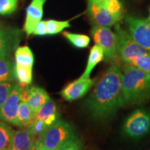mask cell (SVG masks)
I'll list each match as a JSON object with an SVG mask.
<instances>
[{"label":"cell","instance_id":"obj_1","mask_svg":"<svg viewBox=\"0 0 150 150\" xmlns=\"http://www.w3.org/2000/svg\"><path fill=\"white\" fill-rule=\"evenodd\" d=\"M86 109L94 120H111L122 107V69L113 64L105 71L85 102Z\"/></svg>","mask_w":150,"mask_h":150},{"label":"cell","instance_id":"obj_2","mask_svg":"<svg viewBox=\"0 0 150 150\" xmlns=\"http://www.w3.org/2000/svg\"><path fill=\"white\" fill-rule=\"evenodd\" d=\"M123 106L139 105L150 99V74L128 63L122 69Z\"/></svg>","mask_w":150,"mask_h":150},{"label":"cell","instance_id":"obj_3","mask_svg":"<svg viewBox=\"0 0 150 150\" xmlns=\"http://www.w3.org/2000/svg\"><path fill=\"white\" fill-rule=\"evenodd\" d=\"M76 138L77 134L72 124L60 118L43 131L37 144L48 150H58Z\"/></svg>","mask_w":150,"mask_h":150},{"label":"cell","instance_id":"obj_4","mask_svg":"<svg viewBox=\"0 0 150 150\" xmlns=\"http://www.w3.org/2000/svg\"><path fill=\"white\" fill-rule=\"evenodd\" d=\"M115 31L117 38V56L124 63L139 56L150 54V52L138 44L119 23L115 24Z\"/></svg>","mask_w":150,"mask_h":150},{"label":"cell","instance_id":"obj_5","mask_svg":"<svg viewBox=\"0 0 150 150\" xmlns=\"http://www.w3.org/2000/svg\"><path fill=\"white\" fill-rule=\"evenodd\" d=\"M150 131V112L145 109H136L124 122L122 133L131 138H138Z\"/></svg>","mask_w":150,"mask_h":150},{"label":"cell","instance_id":"obj_6","mask_svg":"<svg viewBox=\"0 0 150 150\" xmlns=\"http://www.w3.org/2000/svg\"><path fill=\"white\" fill-rule=\"evenodd\" d=\"M91 34L95 44L102 48L104 53V61H113L117 57L115 33L110 27L93 26L91 30Z\"/></svg>","mask_w":150,"mask_h":150},{"label":"cell","instance_id":"obj_7","mask_svg":"<svg viewBox=\"0 0 150 150\" xmlns=\"http://www.w3.org/2000/svg\"><path fill=\"white\" fill-rule=\"evenodd\" d=\"M127 31L134 40L150 52V21L133 16H127L125 20Z\"/></svg>","mask_w":150,"mask_h":150},{"label":"cell","instance_id":"obj_8","mask_svg":"<svg viewBox=\"0 0 150 150\" xmlns=\"http://www.w3.org/2000/svg\"><path fill=\"white\" fill-rule=\"evenodd\" d=\"M87 12L93 26L111 27L120 21L106 8L101 0H88Z\"/></svg>","mask_w":150,"mask_h":150},{"label":"cell","instance_id":"obj_9","mask_svg":"<svg viewBox=\"0 0 150 150\" xmlns=\"http://www.w3.org/2000/svg\"><path fill=\"white\" fill-rule=\"evenodd\" d=\"M23 88L21 84H16L0 108V120L16 126L17 115L20 102V95Z\"/></svg>","mask_w":150,"mask_h":150},{"label":"cell","instance_id":"obj_10","mask_svg":"<svg viewBox=\"0 0 150 150\" xmlns=\"http://www.w3.org/2000/svg\"><path fill=\"white\" fill-rule=\"evenodd\" d=\"M22 32L19 30L0 27V57L11 58L18 47Z\"/></svg>","mask_w":150,"mask_h":150},{"label":"cell","instance_id":"obj_11","mask_svg":"<svg viewBox=\"0 0 150 150\" xmlns=\"http://www.w3.org/2000/svg\"><path fill=\"white\" fill-rule=\"evenodd\" d=\"M95 83L92 79H81L71 82L61 91V95L65 100L72 102L81 98L86 95Z\"/></svg>","mask_w":150,"mask_h":150},{"label":"cell","instance_id":"obj_12","mask_svg":"<svg viewBox=\"0 0 150 150\" xmlns=\"http://www.w3.org/2000/svg\"><path fill=\"white\" fill-rule=\"evenodd\" d=\"M47 0H32L27 7L23 30L27 36L33 34L35 27L42 20L43 7Z\"/></svg>","mask_w":150,"mask_h":150},{"label":"cell","instance_id":"obj_13","mask_svg":"<svg viewBox=\"0 0 150 150\" xmlns=\"http://www.w3.org/2000/svg\"><path fill=\"white\" fill-rule=\"evenodd\" d=\"M37 140L31 127L15 131L14 138L10 150H35Z\"/></svg>","mask_w":150,"mask_h":150},{"label":"cell","instance_id":"obj_14","mask_svg":"<svg viewBox=\"0 0 150 150\" xmlns=\"http://www.w3.org/2000/svg\"><path fill=\"white\" fill-rule=\"evenodd\" d=\"M60 118L59 108L56 103L50 98L38 112L35 120L42 122L47 129Z\"/></svg>","mask_w":150,"mask_h":150},{"label":"cell","instance_id":"obj_15","mask_svg":"<svg viewBox=\"0 0 150 150\" xmlns=\"http://www.w3.org/2000/svg\"><path fill=\"white\" fill-rule=\"evenodd\" d=\"M50 98L47 91L42 88L33 86L29 88L27 102L31 111L35 115H36L39 110Z\"/></svg>","mask_w":150,"mask_h":150},{"label":"cell","instance_id":"obj_16","mask_svg":"<svg viewBox=\"0 0 150 150\" xmlns=\"http://www.w3.org/2000/svg\"><path fill=\"white\" fill-rule=\"evenodd\" d=\"M104 60V53L101 47L95 44L90 51L87 65L83 74L80 76L81 79H89L92 71L99 63Z\"/></svg>","mask_w":150,"mask_h":150},{"label":"cell","instance_id":"obj_17","mask_svg":"<svg viewBox=\"0 0 150 150\" xmlns=\"http://www.w3.org/2000/svg\"><path fill=\"white\" fill-rule=\"evenodd\" d=\"M35 119V115L31 111L27 101L20 100L17 115L16 126L27 127L31 125Z\"/></svg>","mask_w":150,"mask_h":150},{"label":"cell","instance_id":"obj_18","mask_svg":"<svg viewBox=\"0 0 150 150\" xmlns=\"http://www.w3.org/2000/svg\"><path fill=\"white\" fill-rule=\"evenodd\" d=\"M15 64L11 58L0 57V83L5 82H14Z\"/></svg>","mask_w":150,"mask_h":150},{"label":"cell","instance_id":"obj_19","mask_svg":"<svg viewBox=\"0 0 150 150\" xmlns=\"http://www.w3.org/2000/svg\"><path fill=\"white\" fill-rule=\"evenodd\" d=\"M15 64L24 67H33L34 56L32 51L28 46L18 47L15 51Z\"/></svg>","mask_w":150,"mask_h":150},{"label":"cell","instance_id":"obj_20","mask_svg":"<svg viewBox=\"0 0 150 150\" xmlns=\"http://www.w3.org/2000/svg\"><path fill=\"white\" fill-rule=\"evenodd\" d=\"M15 131L8 124L0 120V150H10Z\"/></svg>","mask_w":150,"mask_h":150},{"label":"cell","instance_id":"obj_21","mask_svg":"<svg viewBox=\"0 0 150 150\" xmlns=\"http://www.w3.org/2000/svg\"><path fill=\"white\" fill-rule=\"evenodd\" d=\"M33 67L21 66L15 64V75L17 81L21 85L28 86L32 82Z\"/></svg>","mask_w":150,"mask_h":150},{"label":"cell","instance_id":"obj_22","mask_svg":"<svg viewBox=\"0 0 150 150\" xmlns=\"http://www.w3.org/2000/svg\"><path fill=\"white\" fill-rule=\"evenodd\" d=\"M63 35L71 44L77 48L88 47L91 42V38L86 35L70 33L68 31H64Z\"/></svg>","mask_w":150,"mask_h":150},{"label":"cell","instance_id":"obj_23","mask_svg":"<svg viewBox=\"0 0 150 150\" xmlns=\"http://www.w3.org/2000/svg\"><path fill=\"white\" fill-rule=\"evenodd\" d=\"M47 35H56L63 31V29L71 27L70 21H59L55 20H46Z\"/></svg>","mask_w":150,"mask_h":150},{"label":"cell","instance_id":"obj_24","mask_svg":"<svg viewBox=\"0 0 150 150\" xmlns=\"http://www.w3.org/2000/svg\"><path fill=\"white\" fill-rule=\"evenodd\" d=\"M101 1L110 13L117 17L120 20L122 19V5L119 0H101Z\"/></svg>","mask_w":150,"mask_h":150},{"label":"cell","instance_id":"obj_25","mask_svg":"<svg viewBox=\"0 0 150 150\" xmlns=\"http://www.w3.org/2000/svg\"><path fill=\"white\" fill-rule=\"evenodd\" d=\"M19 0H0V15H11L18 8Z\"/></svg>","mask_w":150,"mask_h":150},{"label":"cell","instance_id":"obj_26","mask_svg":"<svg viewBox=\"0 0 150 150\" xmlns=\"http://www.w3.org/2000/svg\"><path fill=\"white\" fill-rule=\"evenodd\" d=\"M127 63L136 65V67H139L150 74V54L135 58Z\"/></svg>","mask_w":150,"mask_h":150},{"label":"cell","instance_id":"obj_27","mask_svg":"<svg viewBox=\"0 0 150 150\" xmlns=\"http://www.w3.org/2000/svg\"><path fill=\"white\" fill-rule=\"evenodd\" d=\"M16 85L14 82H5L0 83V108H1L8 95Z\"/></svg>","mask_w":150,"mask_h":150},{"label":"cell","instance_id":"obj_28","mask_svg":"<svg viewBox=\"0 0 150 150\" xmlns=\"http://www.w3.org/2000/svg\"><path fill=\"white\" fill-rule=\"evenodd\" d=\"M58 150H83V147L81 141L78 138Z\"/></svg>","mask_w":150,"mask_h":150},{"label":"cell","instance_id":"obj_29","mask_svg":"<svg viewBox=\"0 0 150 150\" xmlns=\"http://www.w3.org/2000/svg\"><path fill=\"white\" fill-rule=\"evenodd\" d=\"M33 35H47V25H46V20L45 21H41L38 22L35 27L34 31L33 33Z\"/></svg>","mask_w":150,"mask_h":150},{"label":"cell","instance_id":"obj_30","mask_svg":"<svg viewBox=\"0 0 150 150\" xmlns=\"http://www.w3.org/2000/svg\"><path fill=\"white\" fill-rule=\"evenodd\" d=\"M35 150H48V149H46L45 147H43V146L40 145H38V144H37V145H36V147H35Z\"/></svg>","mask_w":150,"mask_h":150},{"label":"cell","instance_id":"obj_31","mask_svg":"<svg viewBox=\"0 0 150 150\" xmlns=\"http://www.w3.org/2000/svg\"><path fill=\"white\" fill-rule=\"evenodd\" d=\"M148 20L150 21V8H149V19H148Z\"/></svg>","mask_w":150,"mask_h":150}]
</instances>
